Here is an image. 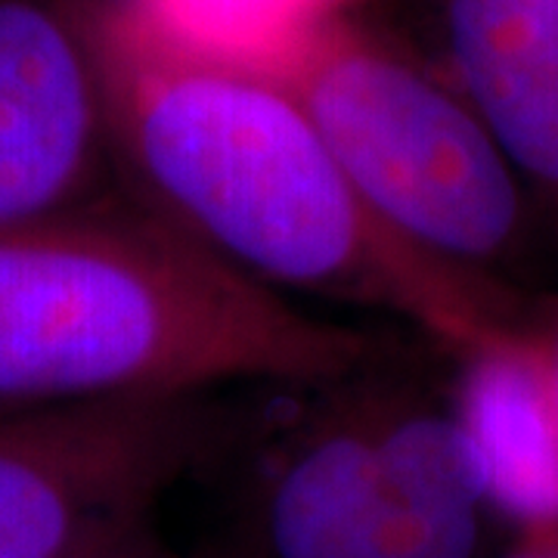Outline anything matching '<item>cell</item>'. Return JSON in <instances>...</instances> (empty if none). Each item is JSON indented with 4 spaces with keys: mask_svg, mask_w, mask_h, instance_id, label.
Segmentation results:
<instances>
[{
    "mask_svg": "<svg viewBox=\"0 0 558 558\" xmlns=\"http://www.w3.org/2000/svg\"><path fill=\"white\" fill-rule=\"evenodd\" d=\"M84 35L116 174L240 277L282 299L403 319L457 360L527 319L506 282L459 274L398 240L274 75L193 53L131 10Z\"/></svg>",
    "mask_w": 558,
    "mask_h": 558,
    "instance_id": "obj_1",
    "label": "cell"
},
{
    "mask_svg": "<svg viewBox=\"0 0 558 558\" xmlns=\"http://www.w3.org/2000/svg\"><path fill=\"white\" fill-rule=\"evenodd\" d=\"M381 344L240 277L134 196L0 230V407L339 388Z\"/></svg>",
    "mask_w": 558,
    "mask_h": 558,
    "instance_id": "obj_2",
    "label": "cell"
},
{
    "mask_svg": "<svg viewBox=\"0 0 558 558\" xmlns=\"http://www.w3.org/2000/svg\"><path fill=\"white\" fill-rule=\"evenodd\" d=\"M267 72L299 100L363 205L418 255L502 282L531 233L527 190L457 87L319 22Z\"/></svg>",
    "mask_w": 558,
    "mask_h": 558,
    "instance_id": "obj_3",
    "label": "cell"
},
{
    "mask_svg": "<svg viewBox=\"0 0 558 558\" xmlns=\"http://www.w3.org/2000/svg\"><path fill=\"white\" fill-rule=\"evenodd\" d=\"M230 435L211 398L0 407V558H75L134 534Z\"/></svg>",
    "mask_w": 558,
    "mask_h": 558,
    "instance_id": "obj_4",
    "label": "cell"
},
{
    "mask_svg": "<svg viewBox=\"0 0 558 558\" xmlns=\"http://www.w3.org/2000/svg\"><path fill=\"white\" fill-rule=\"evenodd\" d=\"M109 171L84 28L44 0H0V230L97 199Z\"/></svg>",
    "mask_w": 558,
    "mask_h": 558,
    "instance_id": "obj_5",
    "label": "cell"
},
{
    "mask_svg": "<svg viewBox=\"0 0 558 558\" xmlns=\"http://www.w3.org/2000/svg\"><path fill=\"white\" fill-rule=\"evenodd\" d=\"M270 558H391L376 475V391L311 413L282 440L260 494Z\"/></svg>",
    "mask_w": 558,
    "mask_h": 558,
    "instance_id": "obj_6",
    "label": "cell"
},
{
    "mask_svg": "<svg viewBox=\"0 0 558 558\" xmlns=\"http://www.w3.org/2000/svg\"><path fill=\"white\" fill-rule=\"evenodd\" d=\"M457 90L527 193L558 208V0H447Z\"/></svg>",
    "mask_w": 558,
    "mask_h": 558,
    "instance_id": "obj_7",
    "label": "cell"
},
{
    "mask_svg": "<svg viewBox=\"0 0 558 558\" xmlns=\"http://www.w3.org/2000/svg\"><path fill=\"white\" fill-rule=\"evenodd\" d=\"M376 475L388 556H478L494 509L453 410L376 391Z\"/></svg>",
    "mask_w": 558,
    "mask_h": 558,
    "instance_id": "obj_8",
    "label": "cell"
},
{
    "mask_svg": "<svg viewBox=\"0 0 558 558\" xmlns=\"http://www.w3.org/2000/svg\"><path fill=\"white\" fill-rule=\"evenodd\" d=\"M457 363L453 416L478 457L490 509L515 531L558 524V428L527 319Z\"/></svg>",
    "mask_w": 558,
    "mask_h": 558,
    "instance_id": "obj_9",
    "label": "cell"
},
{
    "mask_svg": "<svg viewBox=\"0 0 558 558\" xmlns=\"http://www.w3.org/2000/svg\"><path fill=\"white\" fill-rule=\"evenodd\" d=\"M344 0H131V13L180 47L267 69Z\"/></svg>",
    "mask_w": 558,
    "mask_h": 558,
    "instance_id": "obj_10",
    "label": "cell"
},
{
    "mask_svg": "<svg viewBox=\"0 0 558 558\" xmlns=\"http://www.w3.org/2000/svg\"><path fill=\"white\" fill-rule=\"evenodd\" d=\"M527 332L537 351L539 369L546 379V391H549V403H553V416H556L558 428V301L549 304L537 317H527Z\"/></svg>",
    "mask_w": 558,
    "mask_h": 558,
    "instance_id": "obj_11",
    "label": "cell"
},
{
    "mask_svg": "<svg viewBox=\"0 0 558 558\" xmlns=\"http://www.w3.org/2000/svg\"><path fill=\"white\" fill-rule=\"evenodd\" d=\"M75 558H174L159 539L149 534V527H140L128 537L112 539L100 549H90V553H81Z\"/></svg>",
    "mask_w": 558,
    "mask_h": 558,
    "instance_id": "obj_12",
    "label": "cell"
}]
</instances>
